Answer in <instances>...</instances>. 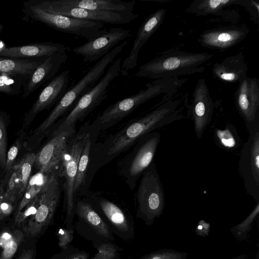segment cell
<instances>
[{
    "label": "cell",
    "instance_id": "cell-1",
    "mask_svg": "<svg viewBox=\"0 0 259 259\" xmlns=\"http://www.w3.org/2000/svg\"><path fill=\"white\" fill-rule=\"evenodd\" d=\"M175 93L162 96L148 112L130 121L101 143L94 141L87 176L89 187L97 171L120 154L131 149L144 135L174 122L187 118L188 97H174Z\"/></svg>",
    "mask_w": 259,
    "mask_h": 259
},
{
    "label": "cell",
    "instance_id": "cell-2",
    "mask_svg": "<svg viewBox=\"0 0 259 259\" xmlns=\"http://www.w3.org/2000/svg\"><path fill=\"white\" fill-rule=\"evenodd\" d=\"M186 81L185 78L169 77L147 83L146 89L117 101L100 113L90 124L91 130L98 135L100 131L114 125L147 101L160 95L176 93Z\"/></svg>",
    "mask_w": 259,
    "mask_h": 259
},
{
    "label": "cell",
    "instance_id": "cell-3",
    "mask_svg": "<svg viewBox=\"0 0 259 259\" xmlns=\"http://www.w3.org/2000/svg\"><path fill=\"white\" fill-rule=\"evenodd\" d=\"M212 57V55L206 53L171 49L140 66L135 75L155 80L202 73L205 69L204 65Z\"/></svg>",
    "mask_w": 259,
    "mask_h": 259
},
{
    "label": "cell",
    "instance_id": "cell-4",
    "mask_svg": "<svg viewBox=\"0 0 259 259\" xmlns=\"http://www.w3.org/2000/svg\"><path fill=\"white\" fill-rule=\"evenodd\" d=\"M127 44L128 41L125 40L114 48L90 68L73 86L66 91L35 133H47L60 117L71 110L79 99L95 85L97 81L103 76L107 67L114 61L116 56Z\"/></svg>",
    "mask_w": 259,
    "mask_h": 259
},
{
    "label": "cell",
    "instance_id": "cell-5",
    "mask_svg": "<svg viewBox=\"0 0 259 259\" xmlns=\"http://www.w3.org/2000/svg\"><path fill=\"white\" fill-rule=\"evenodd\" d=\"M83 197L92 204L113 234L126 242L134 239L133 217L122 201L103 192L89 191Z\"/></svg>",
    "mask_w": 259,
    "mask_h": 259
},
{
    "label": "cell",
    "instance_id": "cell-6",
    "mask_svg": "<svg viewBox=\"0 0 259 259\" xmlns=\"http://www.w3.org/2000/svg\"><path fill=\"white\" fill-rule=\"evenodd\" d=\"M90 130L89 121L84 123L70 139L59 168V175L63 177L65 212L64 223L68 229H74L76 200L74 194L75 179L79 159Z\"/></svg>",
    "mask_w": 259,
    "mask_h": 259
},
{
    "label": "cell",
    "instance_id": "cell-7",
    "mask_svg": "<svg viewBox=\"0 0 259 259\" xmlns=\"http://www.w3.org/2000/svg\"><path fill=\"white\" fill-rule=\"evenodd\" d=\"M165 204L163 187L154 161L141 176L135 193L136 218L151 226L162 214Z\"/></svg>",
    "mask_w": 259,
    "mask_h": 259
},
{
    "label": "cell",
    "instance_id": "cell-8",
    "mask_svg": "<svg viewBox=\"0 0 259 259\" xmlns=\"http://www.w3.org/2000/svg\"><path fill=\"white\" fill-rule=\"evenodd\" d=\"M161 138L160 133L158 131L144 135L118 162V172L131 190L135 188L138 180L154 161Z\"/></svg>",
    "mask_w": 259,
    "mask_h": 259
},
{
    "label": "cell",
    "instance_id": "cell-9",
    "mask_svg": "<svg viewBox=\"0 0 259 259\" xmlns=\"http://www.w3.org/2000/svg\"><path fill=\"white\" fill-rule=\"evenodd\" d=\"M121 58L110 65L105 75L92 89L83 95L70 112L60 120L56 128L75 130L76 123L82 121L107 97L108 88L119 74Z\"/></svg>",
    "mask_w": 259,
    "mask_h": 259
},
{
    "label": "cell",
    "instance_id": "cell-10",
    "mask_svg": "<svg viewBox=\"0 0 259 259\" xmlns=\"http://www.w3.org/2000/svg\"><path fill=\"white\" fill-rule=\"evenodd\" d=\"M22 12L26 16L33 21L42 23L65 33L85 38L88 41L100 35L104 24L100 22L46 12L33 6L28 1L23 2Z\"/></svg>",
    "mask_w": 259,
    "mask_h": 259
},
{
    "label": "cell",
    "instance_id": "cell-11",
    "mask_svg": "<svg viewBox=\"0 0 259 259\" xmlns=\"http://www.w3.org/2000/svg\"><path fill=\"white\" fill-rule=\"evenodd\" d=\"M60 178L58 169L46 177L39 194L36 211L23 228L27 236H38L52 223L61 196Z\"/></svg>",
    "mask_w": 259,
    "mask_h": 259
},
{
    "label": "cell",
    "instance_id": "cell-12",
    "mask_svg": "<svg viewBox=\"0 0 259 259\" xmlns=\"http://www.w3.org/2000/svg\"><path fill=\"white\" fill-rule=\"evenodd\" d=\"M245 125L249 136L240 150L238 172L246 193L259 202V119Z\"/></svg>",
    "mask_w": 259,
    "mask_h": 259
},
{
    "label": "cell",
    "instance_id": "cell-13",
    "mask_svg": "<svg viewBox=\"0 0 259 259\" xmlns=\"http://www.w3.org/2000/svg\"><path fill=\"white\" fill-rule=\"evenodd\" d=\"M33 6L48 13L110 24H126L138 17L133 12L89 10L59 4L56 0H27Z\"/></svg>",
    "mask_w": 259,
    "mask_h": 259
},
{
    "label": "cell",
    "instance_id": "cell-14",
    "mask_svg": "<svg viewBox=\"0 0 259 259\" xmlns=\"http://www.w3.org/2000/svg\"><path fill=\"white\" fill-rule=\"evenodd\" d=\"M75 215L74 229L78 235L92 243L114 241L113 234L87 199H76Z\"/></svg>",
    "mask_w": 259,
    "mask_h": 259
},
{
    "label": "cell",
    "instance_id": "cell-15",
    "mask_svg": "<svg viewBox=\"0 0 259 259\" xmlns=\"http://www.w3.org/2000/svg\"><path fill=\"white\" fill-rule=\"evenodd\" d=\"M215 106L204 79H199L190 102L188 100L186 106L187 118L190 119L193 122L197 139L202 138L212 121Z\"/></svg>",
    "mask_w": 259,
    "mask_h": 259
},
{
    "label": "cell",
    "instance_id": "cell-16",
    "mask_svg": "<svg viewBox=\"0 0 259 259\" xmlns=\"http://www.w3.org/2000/svg\"><path fill=\"white\" fill-rule=\"evenodd\" d=\"M76 130L56 128L49 141L36 154L34 164L42 174L59 169L68 143Z\"/></svg>",
    "mask_w": 259,
    "mask_h": 259
},
{
    "label": "cell",
    "instance_id": "cell-17",
    "mask_svg": "<svg viewBox=\"0 0 259 259\" xmlns=\"http://www.w3.org/2000/svg\"><path fill=\"white\" fill-rule=\"evenodd\" d=\"M130 31L120 27L103 29L92 40L73 49L74 53L81 55L85 62H92L102 58L120 41L130 37Z\"/></svg>",
    "mask_w": 259,
    "mask_h": 259
},
{
    "label": "cell",
    "instance_id": "cell-18",
    "mask_svg": "<svg viewBox=\"0 0 259 259\" xmlns=\"http://www.w3.org/2000/svg\"><path fill=\"white\" fill-rule=\"evenodd\" d=\"M235 104L245 124L259 119V81L246 76L239 83L234 94Z\"/></svg>",
    "mask_w": 259,
    "mask_h": 259
},
{
    "label": "cell",
    "instance_id": "cell-19",
    "mask_svg": "<svg viewBox=\"0 0 259 259\" xmlns=\"http://www.w3.org/2000/svg\"><path fill=\"white\" fill-rule=\"evenodd\" d=\"M165 14V9H159L148 16L142 23L137 31L131 51L121 65L120 74L122 75H127L130 70L137 66L140 50L162 24Z\"/></svg>",
    "mask_w": 259,
    "mask_h": 259
},
{
    "label": "cell",
    "instance_id": "cell-20",
    "mask_svg": "<svg viewBox=\"0 0 259 259\" xmlns=\"http://www.w3.org/2000/svg\"><path fill=\"white\" fill-rule=\"evenodd\" d=\"M64 45L46 41L15 47H7L0 39V56L15 59H46L59 53H66Z\"/></svg>",
    "mask_w": 259,
    "mask_h": 259
},
{
    "label": "cell",
    "instance_id": "cell-21",
    "mask_svg": "<svg viewBox=\"0 0 259 259\" xmlns=\"http://www.w3.org/2000/svg\"><path fill=\"white\" fill-rule=\"evenodd\" d=\"M69 71L66 70L55 76L42 89L29 111L26 120L30 121L40 112L57 104L67 91Z\"/></svg>",
    "mask_w": 259,
    "mask_h": 259
},
{
    "label": "cell",
    "instance_id": "cell-22",
    "mask_svg": "<svg viewBox=\"0 0 259 259\" xmlns=\"http://www.w3.org/2000/svg\"><path fill=\"white\" fill-rule=\"evenodd\" d=\"M248 33L246 26L231 25L206 30L200 35L198 41L210 49L223 51L237 45Z\"/></svg>",
    "mask_w": 259,
    "mask_h": 259
},
{
    "label": "cell",
    "instance_id": "cell-23",
    "mask_svg": "<svg viewBox=\"0 0 259 259\" xmlns=\"http://www.w3.org/2000/svg\"><path fill=\"white\" fill-rule=\"evenodd\" d=\"M67 58L66 53H59L41 62L26 81L22 90V97H28L47 81L52 79Z\"/></svg>",
    "mask_w": 259,
    "mask_h": 259
},
{
    "label": "cell",
    "instance_id": "cell-24",
    "mask_svg": "<svg viewBox=\"0 0 259 259\" xmlns=\"http://www.w3.org/2000/svg\"><path fill=\"white\" fill-rule=\"evenodd\" d=\"M247 70L243 54L240 52L214 64L212 73L220 81L239 83L247 76Z\"/></svg>",
    "mask_w": 259,
    "mask_h": 259
},
{
    "label": "cell",
    "instance_id": "cell-25",
    "mask_svg": "<svg viewBox=\"0 0 259 259\" xmlns=\"http://www.w3.org/2000/svg\"><path fill=\"white\" fill-rule=\"evenodd\" d=\"M60 5L93 11L133 12L135 1L120 0H56Z\"/></svg>",
    "mask_w": 259,
    "mask_h": 259
},
{
    "label": "cell",
    "instance_id": "cell-26",
    "mask_svg": "<svg viewBox=\"0 0 259 259\" xmlns=\"http://www.w3.org/2000/svg\"><path fill=\"white\" fill-rule=\"evenodd\" d=\"M98 135L90 128L87 139L82 150L75 179L74 194L76 200L78 196H84L89 190L87 187V176L91 159L93 144Z\"/></svg>",
    "mask_w": 259,
    "mask_h": 259
},
{
    "label": "cell",
    "instance_id": "cell-27",
    "mask_svg": "<svg viewBox=\"0 0 259 259\" xmlns=\"http://www.w3.org/2000/svg\"><path fill=\"white\" fill-rule=\"evenodd\" d=\"M210 127L212 138L219 148L227 152L240 150L243 144L233 123L227 122L223 125H218L213 123Z\"/></svg>",
    "mask_w": 259,
    "mask_h": 259
},
{
    "label": "cell",
    "instance_id": "cell-28",
    "mask_svg": "<svg viewBox=\"0 0 259 259\" xmlns=\"http://www.w3.org/2000/svg\"><path fill=\"white\" fill-rule=\"evenodd\" d=\"M46 59H15L0 56V74L9 73L30 77Z\"/></svg>",
    "mask_w": 259,
    "mask_h": 259
},
{
    "label": "cell",
    "instance_id": "cell-29",
    "mask_svg": "<svg viewBox=\"0 0 259 259\" xmlns=\"http://www.w3.org/2000/svg\"><path fill=\"white\" fill-rule=\"evenodd\" d=\"M238 0H196L190 5L189 11L196 15L205 16L209 14L221 15L223 9Z\"/></svg>",
    "mask_w": 259,
    "mask_h": 259
},
{
    "label": "cell",
    "instance_id": "cell-30",
    "mask_svg": "<svg viewBox=\"0 0 259 259\" xmlns=\"http://www.w3.org/2000/svg\"><path fill=\"white\" fill-rule=\"evenodd\" d=\"M29 77L9 73L0 74V93L8 95H18L22 93Z\"/></svg>",
    "mask_w": 259,
    "mask_h": 259
},
{
    "label": "cell",
    "instance_id": "cell-31",
    "mask_svg": "<svg viewBox=\"0 0 259 259\" xmlns=\"http://www.w3.org/2000/svg\"><path fill=\"white\" fill-rule=\"evenodd\" d=\"M22 187L19 163L12 168L11 175L5 190L4 200L13 204L17 201Z\"/></svg>",
    "mask_w": 259,
    "mask_h": 259
},
{
    "label": "cell",
    "instance_id": "cell-32",
    "mask_svg": "<svg viewBox=\"0 0 259 259\" xmlns=\"http://www.w3.org/2000/svg\"><path fill=\"white\" fill-rule=\"evenodd\" d=\"M258 212L259 202H256L248 216L241 222L230 229L231 232L236 239L242 241L247 238L248 233L251 231L253 223L258 217Z\"/></svg>",
    "mask_w": 259,
    "mask_h": 259
},
{
    "label": "cell",
    "instance_id": "cell-33",
    "mask_svg": "<svg viewBox=\"0 0 259 259\" xmlns=\"http://www.w3.org/2000/svg\"><path fill=\"white\" fill-rule=\"evenodd\" d=\"M40 177L41 176H40L37 174L33 176L29 179L23 197L16 209L15 215L18 214L40 192L45 181V180L40 181L39 180Z\"/></svg>",
    "mask_w": 259,
    "mask_h": 259
},
{
    "label": "cell",
    "instance_id": "cell-34",
    "mask_svg": "<svg viewBox=\"0 0 259 259\" xmlns=\"http://www.w3.org/2000/svg\"><path fill=\"white\" fill-rule=\"evenodd\" d=\"M92 245L97 252L92 259H120V252L123 250V248L114 242L103 241L92 243Z\"/></svg>",
    "mask_w": 259,
    "mask_h": 259
},
{
    "label": "cell",
    "instance_id": "cell-35",
    "mask_svg": "<svg viewBox=\"0 0 259 259\" xmlns=\"http://www.w3.org/2000/svg\"><path fill=\"white\" fill-rule=\"evenodd\" d=\"M36 154L33 153H29L26 154L18 163L19 171L21 177L22 187L17 198L18 201L23 196L29 180L31 169L35 159Z\"/></svg>",
    "mask_w": 259,
    "mask_h": 259
},
{
    "label": "cell",
    "instance_id": "cell-36",
    "mask_svg": "<svg viewBox=\"0 0 259 259\" xmlns=\"http://www.w3.org/2000/svg\"><path fill=\"white\" fill-rule=\"evenodd\" d=\"M24 234L20 230H15L10 239L4 246L0 255V259H12L21 243L23 241Z\"/></svg>",
    "mask_w": 259,
    "mask_h": 259
},
{
    "label": "cell",
    "instance_id": "cell-37",
    "mask_svg": "<svg viewBox=\"0 0 259 259\" xmlns=\"http://www.w3.org/2000/svg\"><path fill=\"white\" fill-rule=\"evenodd\" d=\"M188 253L172 249H162L145 254L138 259H186Z\"/></svg>",
    "mask_w": 259,
    "mask_h": 259
},
{
    "label": "cell",
    "instance_id": "cell-38",
    "mask_svg": "<svg viewBox=\"0 0 259 259\" xmlns=\"http://www.w3.org/2000/svg\"><path fill=\"white\" fill-rule=\"evenodd\" d=\"M89 252L70 245L61 249V251L55 254L52 259H89Z\"/></svg>",
    "mask_w": 259,
    "mask_h": 259
},
{
    "label": "cell",
    "instance_id": "cell-39",
    "mask_svg": "<svg viewBox=\"0 0 259 259\" xmlns=\"http://www.w3.org/2000/svg\"><path fill=\"white\" fill-rule=\"evenodd\" d=\"M39 194L18 214L15 215L14 222L15 225H19L21 224L28 217H31L35 213L39 203Z\"/></svg>",
    "mask_w": 259,
    "mask_h": 259
},
{
    "label": "cell",
    "instance_id": "cell-40",
    "mask_svg": "<svg viewBox=\"0 0 259 259\" xmlns=\"http://www.w3.org/2000/svg\"><path fill=\"white\" fill-rule=\"evenodd\" d=\"M4 119L0 114V166L5 168L6 160L7 136Z\"/></svg>",
    "mask_w": 259,
    "mask_h": 259
},
{
    "label": "cell",
    "instance_id": "cell-41",
    "mask_svg": "<svg viewBox=\"0 0 259 259\" xmlns=\"http://www.w3.org/2000/svg\"><path fill=\"white\" fill-rule=\"evenodd\" d=\"M74 229L61 228L57 230L56 236L58 240L59 247L64 249L69 246L74 238Z\"/></svg>",
    "mask_w": 259,
    "mask_h": 259
},
{
    "label": "cell",
    "instance_id": "cell-42",
    "mask_svg": "<svg viewBox=\"0 0 259 259\" xmlns=\"http://www.w3.org/2000/svg\"><path fill=\"white\" fill-rule=\"evenodd\" d=\"M20 145V141L17 140L9 149L6 156V164L5 167V171L8 172L11 170L13 167V164L15 160L19 150Z\"/></svg>",
    "mask_w": 259,
    "mask_h": 259
},
{
    "label": "cell",
    "instance_id": "cell-43",
    "mask_svg": "<svg viewBox=\"0 0 259 259\" xmlns=\"http://www.w3.org/2000/svg\"><path fill=\"white\" fill-rule=\"evenodd\" d=\"M210 231V225L204 220L199 222L196 227V233L197 235L201 236H207Z\"/></svg>",
    "mask_w": 259,
    "mask_h": 259
},
{
    "label": "cell",
    "instance_id": "cell-44",
    "mask_svg": "<svg viewBox=\"0 0 259 259\" xmlns=\"http://www.w3.org/2000/svg\"><path fill=\"white\" fill-rule=\"evenodd\" d=\"M7 177L8 175H6L5 178L0 183V216L1 214V206L4 198L6 184H7V181L8 180Z\"/></svg>",
    "mask_w": 259,
    "mask_h": 259
},
{
    "label": "cell",
    "instance_id": "cell-45",
    "mask_svg": "<svg viewBox=\"0 0 259 259\" xmlns=\"http://www.w3.org/2000/svg\"><path fill=\"white\" fill-rule=\"evenodd\" d=\"M33 250L27 249L24 250L18 259H33Z\"/></svg>",
    "mask_w": 259,
    "mask_h": 259
},
{
    "label": "cell",
    "instance_id": "cell-46",
    "mask_svg": "<svg viewBox=\"0 0 259 259\" xmlns=\"http://www.w3.org/2000/svg\"><path fill=\"white\" fill-rule=\"evenodd\" d=\"M247 256L248 255L246 254H242L238 255L230 259H245L247 257Z\"/></svg>",
    "mask_w": 259,
    "mask_h": 259
},
{
    "label": "cell",
    "instance_id": "cell-47",
    "mask_svg": "<svg viewBox=\"0 0 259 259\" xmlns=\"http://www.w3.org/2000/svg\"><path fill=\"white\" fill-rule=\"evenodd\" d=\"M3 236H4V234H0V246H1V243L3 242Z\"/></svg>",
    "mask_w": 259,
    "mask_h": 259
},
{
    "label": "cell",
    "instance_id": "cell-48",
    "mask_svg": "<svg viewBox=\"0 0 259 259\" xmlns=\"http://www.w3.org/2000/svg\"><path fill=\"white\" fill-rule=\"evenodd\" d=\"M3 28H4V26H3V24L1 23V22H0V33L3 30Z\"/></svg>",
    "mask_w": 259,
    "mask_h": 259
}]
</instances>
